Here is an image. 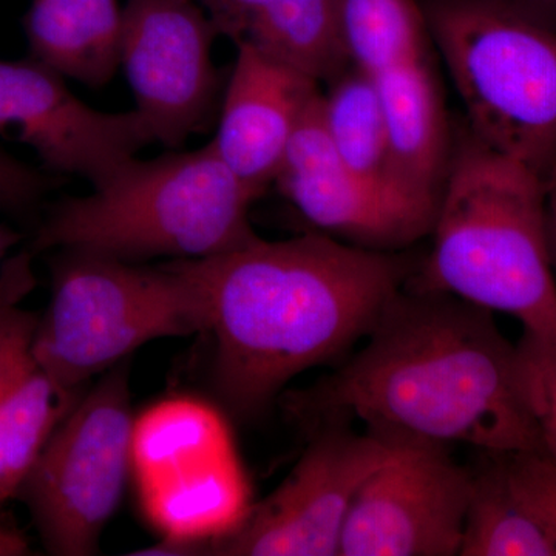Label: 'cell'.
<instances>
[{
  "instance_id": "6da1fadb",
  "label": "cell",
  "mask_w": 556,
  "mask_h": 556,
  "mask_svg": "<svg viewBox=\"0 0 556 556\" xmlns=\"http://www.w3.org/2000/svg\"><path fill=\"white\" fill-rule=\"evenodd\" d=\"M365 340L327 378L288 394L289 415L314 427L358 420L391 442L543 452L517 345L490 311L407 281Z\"/></svg>"
},
{
  "instance_id": "7a4b0ae2",
  "label": "cell",
  "mask_w": 556,
  "mask_h": 556,
  "mask_svg": "<svg viewBox=\"0 0 556 556\" xmlns=\"http://www.w3.org/2000/svg\"><path fill=\"white\" fill-rule=\"evenodd\" d=\"M214 336L219 397L257 417L302 372L345 354L369 331L417 263L321 232L254 237L214 257L188 260Z\"/></svg>"
},
{
  "instance_id": "3957f363",
  "label": "cell",
  "mask_w": 556,
  "mask_h": 556,
  "mask_svg": "<svg viewBox=\"0 0 556 556\" xmlns=\"http://www.w3.org/2000/svg\"><path fill=\"white\" fill-rule=\"evenodd\" d=\"M431 249L408 283L506 314L522 332L556 342L555 266L546 182L453 119L447 181Z\"/></svg>"
},
{
  "instance_id": "277c9868",
  "label": "cell",
  "mask_w": 556,
  "mask_h": 556,
  "mask_svg": "<svg viewBox=\"0 0 556 556\" xmlns=\"http://www.w3.org/2000/svg\"><path fill=\"white\" fill-rule=\"evenodd\" d=\"M260 197L211 142L148 161L135 156L89 195L61 201L39 226L33 251L93 252L126 262L214 257L257 237L249 211Z\"/></svg>"
},
{
  "instance_id": "5b68a950",
  "label": "cell",
  "mask_w": 556,
  "mask_h": 556,
  "mask_svg": "<svg viewBox=\"0 0 556 556\" xmlns=\"http://www.w3.org/2000/svg\"><path fill=\"white\" fill-rule=\"evenodd\" d=\"M61 254L33 350L65 390H78L152 340L207 331L206 303L188 260L144 268L93 252Z\"/></svg>"
},
{
  "instance_id": "8992f818",
  "label": "cell",
  "mask_w": 556,
  "mask_h": 556,
  "mask_svg": "<svg viewBox=\"0 0 556 556\" xmlns=\"http://www.w3.org/2000/svg\"><path fill=\"white\" fill-rule=\"evenodd\" d=\"M422 5L468 127L546 178L556 166V30L485 0Z\"/></svg>"
},
{
  "instance_id": "52a82bcc",
  "label": "cell",
  "mask_w": 556,
  "mask_h": 556,
  "mask_svg": "<svg viewBox=\"0 0 556 556\" xmlns=\"http://www.w3.org/2000/svg\"><path fill=\"white\" fill-rule=\"evenodd\" d=\"M130 477L160 543L131 555H201L254 506L228 417L204 399H161L135 416Z\"/></svg>"
},
{
  "instance_id": "ba28073f",
  "label": "cell",
  "mask_w": 556,
  "mask_h": 556,
  "mask_svg": "<svg viewBox=\"0 0 556 556\" xmlns=\"http://www.w3.org/2000/svg\"><path fill=\"white\" fill-rule=\"evenodd\" d=\"M124 364L75 402L21 486L50 554H97L119 506L130 477L135 419Z\"/></svg>"
},
{
  "instance_id": "9c48e42d",
  "label": "cell",
  "mask_w": 556,
  "mask_h": 556,
  "mask_svg": "<svg viewBox=\"0 0 556 556\" xmlns=\"http://www.w3.org/2000/svg\"><path fill=\"white\" fill-rule=\"evenodd\" d=\"M394 442L354 433L346 424L317 427L299 463L229 535L201 555L339 556L351 504Z\"/></svg>"
},
{
  "instance_id": "30bf717a",
  "label": "cell",
  "mask_w": 556,
  "mask_h": 556,
  "mask_svg": "<svg viewBox=\"0 0 556 556\" xmlns=\"http://www.w3.org/2000/svg\"><path fill=\"white\" fill-rule=\"evenodd\" d=\"M215 38L197 0H127L119 67L153 141L179 148L217 115L222 83L212 61Z\"/></svg>"
},
{
  "instance_id": "8fae6325",
  "label": "cell",
  "mask_w": 556,
  "mask_h": 556,
  "mask_svg": "<svg viewBox=\"0 0 556 556\" xmlns=\"http://www.w3.org/2000/svg\"><path fill=\"white\" fill-rule=\"evenodd\" d=\"M471 484L445 447L394 442L351 504L339 556H459Z\"/></svg>"
},
{
  "instance_id": "7c38bea8",
  "label": "cell",
  "mask_w": 556,
  "mask_h": 556,
  "mask_svg": "<svg viewBox=\"0 0 556 556\" xmlns=\"http://www.w3.org/2000/svg\"><path fill=\"white\" fill-rule=\"evenodd\" d=\"M0 131H14L43 166L93 188L153 141L137 110L108 113L80 101L56 70L0 60Z\"/></svg>"
},
{
  "instance_id": "4fadbf2b",
  "label": "cell",
  "mask_w": 556,
  "mask_h": 556,
  "mask_svg": "<svg viewBox=\"0 0 556 556\" xmlns=\"http://www.w3.org/2000/svg\"><path fill=\"white\" fill-rule=\"evenodd\" d=\"M274 185L317 232L368 251L405 252L430 237L437 219L348 169L325 129L321 91L289 142Z\"/></svg>"
},
{
  "instance_id": "5bb4252c",
  "label": "cell",
  "mask_w": 556,
  "mask_h": 556,
  "mask_svg": "<svg viewBox=\"0 0 556 556\" xmlns=\"http://www.w3.org/2000/svg\"><path fill=\"white\" fill-rule=\"evenodd\" d=\"M320 91L321 84L299 70L237 46L212 148L237 178L263 195Z\"/></svg>"
},
{
  "instance_id": "9a60e30c",
  "label": "cell",
  "mask_w": 556,
  "mask_h": 556,
  "mask_svg": "<svg viewBox=\"0 0 556 556\" xmlns=\"http://www.w3.org/2000/svg\"><path fill=\"white\" fill-rule=\"evenodd\" d=\"M17 289L0 294V506L20 496L36 457L78 401L36 357L39 318L16 305Z\"/></svg>"
},
{
  "instance_id": "2e32d148",
  "label": "cell",
  "mask_w": 556,
  "mask_h": 556,
  "mask_svg": "<svg viewBox=\"0 0 556 556\" xmlns=\"http://www.w3.org/2000/svg\"><path fill=\"white\" fill-rule=\"evenodd\" d=\"M375 78L399 182L413 200L438 212L452 160L453 119L430 58Z\"/></svg>"
},
{
  "instance_id": "e0dca14e",
  "label": "cell",
  "mask_w": 556,
  "mask_h": 556,
  "mask_svg": "<svg viewBox=\"0 0 556 556\" xmlns=\"http://www.w3.org/2000/svg\"><path fill=\"white\" fill-rule=\"evenodd\" d=\"M118 0H33L25 33L31 58L100 89L119 68Z\"/></svg>"
},
{
  "instance_id": "ac0fdd59",
  "label": "cell",
  "mask_w": 556,
  "mask_h": 556,
  "mask_svg": "<svg viewBox=\"0 0 556 556\" xmlns=\"http://www.w3.org/2000/svg\"><path fill=\"white\" fill-rule=\"evenodd\" d=\"M321 115L332 148L348 169L402 203L438 212L417 203L405 192L391 163L386 119L375 76L348 67L321 90Z\"/></svg>"
},
{
  "instance_id": "d6986e66",
  "label": "cell",
  "mask_w": 556,
  "mask_h": 556,
  "mask_svg": "<svg viewBox=\"0 0 556 556\" xmlns=\"http://www.w3.org/2000/svg\"><path fill=\"white\" fill-rule=\"evenodd\" d=\"M237 46L252 47L318 84L351 67L340 42L338 0H258Z\"/></svg>"
},
{
  "instance_id": "ffe728a7",
  "label": "cell",
  "mask_w": 556,
  "mask_h": 556,
  "mask_svg": "<svg viewBox=\"0 0 556 556\" xmlns=\"http://www.w3.org/2000/svg\"><path fill=\"white\" fill-rule=\"evenodd\" d=\"M338 25L351 67L371 76L430 53L422 0H338Z\"/></svg>"
},
{
  "instance_id": "44dd1931",
  "label": "cell",
  "mask_w": 556,
  "mask_h": 556,
  "mask_svg": "<svg viewBox=\"0 0 556 556\" xmlns=\"http://www.w3.org/2000/svg\"><path fill=\"white\" fill-rule=\"evenodd\" d=\"M473 473L459 556H556L535 519L511 493L497 455Z\"/></svg>"
},
{
  "instance_id": "7402d4cb",
  "label": "cell",
  "mask_w": 556,
  "mask_h": 556,
  "mask_svg": "<svg viewBox=\"0 0 556 556\" xmlns=\"http://www.w3.org/2000/svg\"><path fill=\"white\" fill-rule=\"evenodd\" d=\"M517 350L522 387L541 448L556 463V342L522 332Z\"/></svg>"
},
{
  "instance_id": "603a6c76",
  "label": "cell",
  "mask_w": 556,
  "mask_h": 556,
  "mask_svg": "<svg viewBox=\"0 0 556 556\" xmlns=\"http://www.w3.org/2000/svg\"><path fill=\"white\" fill-rule=\"evenodd\" d=\"M511 493L556 552V463L544 452L497 455Z\"/></svg>"
},
{
  "instance_id": "cb8c5ba5",
  "label": "cell",
  "mask_w": 556,
  "mask_h": 556,
  "mask_svg": "<svg viewBox=\"0 0 556 556\" xmlns=\"http://www.w3.org/2000/svg\"><path fill=\"white\" fill-rule=\"evenodd\" d=\"M49 188L46 175L0 149V211L10 214L31 211Z\"/></svg>"
},
{
  "instance_id": "d4e9b609",
  "label": "cell",
  "mask_w": 556,
  "mask_h": 556,
  "mask_svg": "<svg viewBox=\"0 0 556 556\" xmlns=\"http://www.w3.org/2000/svg\"><path fill=\"white\" fill-rule=\"evenodd\" d=\"M485 2L556 30V0H485Z\"/></svg>"
},
{
  "instance_id": "484cf974",
  "label": "cell",
  "mask_w": 556,
  "mask_h": 556,
  "mask_svg": "<svg viewBox=\"0 0 556 556\" xmlns=\"http://www.w3.org/2000/svg\"><path fill=\"white\" fill-rule=\"evenodd\" d=\"M544 182H546L548 243H551L552 260L556 268V166L548 172Z\"/></svg>"
},
{
  "instance_id": "4316f807",
  "label": "cell",
  "mask_w": 556,
  "mask_h": 556,
  "mask_svg": "<svg viewBox=\"0 0 556 556\" xmlns=\"http://www.w3.org/2000/svg\"><path fill=\"white\" fill-rule=\"evenodd\" d=\"M30 546L27 540L16 530L3 526L0 522V556H24L30 555Z\"/></svg>"
},
{
  "instance_id": "83f0119b",
  "label": "cell",
  "mask_w": 556,
  "mask_h": 556,
  "mask_svg": "<svg viewBox=\"0 0 556 556\" xmlns=\"http://www.w3.org/2000/svg\"><path fill=\"white\" fill-rule=\"evenodd\" d=\"M21 236L11 228L0 225V260L5 257L7 254L20 243Z\"/></svg>"
}]
</instances>
